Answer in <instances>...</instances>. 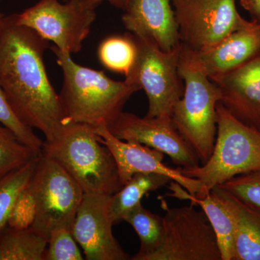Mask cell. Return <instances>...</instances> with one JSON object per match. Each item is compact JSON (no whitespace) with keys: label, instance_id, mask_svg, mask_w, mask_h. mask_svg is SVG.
Listing matches in <instances>:
<instances>
[{"label":"cell","instance_id":"obj_1","mask_svg":"<svg viewBox=\"0 0 260 260\" xmlns=\"http://www.w3.org/2000/svg\"><path fill=\"white\" fill-rule=\"evenodd\" d=\"M48 41L5 17L0 27V85L24 124L51 140L67 124L59 94L49 79L44 55Z\"/></svg>","mask_w":260,"mask_h":260},{"label":"cell","instance_id":"obj_2","mask_svg":"<svg viewBox=\"0 0 260 260\" xmlns=\"http://www.w3.org/2000/svg\"><path fill=\"white\" fill-rule=\"evenodd\" d=\"M63 74L59 99L67 123L96 127L108 126L121 112L138 89L124 81L111 79L100 70L73 60L71 54L51 47Z\"/></svg>","mask_w":260,"mask_h":260},{"label":"cell","instance_id":"obj_3","mask_svg":"<svg viewBox=\"0 0 260 260\" xmlns=\"http://www.w3.org/2000/svg\"><path fill=\"white\" fill-rule=\"evenodd\" d=\"M43 152L59 162L84 193L112 195L123 186L115 160L93 126L67 123L45 140Z\"/></svg>","mask_w":260,"mask_h":260},{"label":"cell","instance_id":"obj_4","mask_svg":"<svg viewBox=\"0 0 260 260\" xmlns=\"http://www.w3.org/2000/svg\"><path fill=\"white\" fill-rule=\"evenodd\" d=\"M213 152L203 166L179 167L183 175L198 179L203 196L233 178L260 169V133L246 125L218 102Z\"/></svg>","mask_w":260,"mask_h":260},{"label":"cell","instance_id":"obj_5","mask_svg":"<svg viewBox=\"0 0 260 260\" xmlns=\"http://www.w3.org/2000/svg\"><path fill=\"white\" fill-rule=\"evenodd\" d=\"M179 73L184 82V93L173 109L171 118L204 164L211 155L216 138V105L220 93L206 75L181 58Z\"/></svg>","mask_w":260,"mask_h":260},{"label":"cell","instance_id":"obj_6","mask_svg":"<svg viewBox=\"0 0 260 260\" xmlns=\"http://www.w3.org/2000/svg\"><path fill=\"white\" fill-rule=\"evenodd\" d=\"M132 36L136 44V56L124 80L146 93L148 110L145 116L171 117L184 90L179 73L181 44L167 52L147 39Z\"/></svg>","mask_w":260,"mask_h":260},{"label":"cell","instance_id":"obj_7","mask_svg":"<svg viewBox=\"0 0 260 260\" xmlns=\"http://www.w3.org/2000/svg\"><path fill=\"white\" fill-rule=\"evenodd\" d=\"M29 185L37 204L32 230L47 241L56 229L72 230L84 191L64 168L43 150Z\"/></svg>","mask_w":260,"mask_h":260},{"label":"cell","instance_id":"obj_8","mask_svg":"<svg viewBox=\"0 0 260 260\" xmlns=\"http://www.w3.org/2000/svg\"><path fill=\"white\" fill-rule=\"evenodd\" d=\"M181 46L191 51L209 49L233 32L251 28L238 13L235 0H172Z\"/></svg>","mask_w":260,"mask_h":260},{"label":"cell","instance_id":"obj_9","mask_svg":"<svg viewBox=\"0 0 260 260\" xmlns=\"http://www.w3.org/2000/svg\"><path fill=\"white\" fill-rule=\"evenodd\" d=\"M11 15L15 23L32 29L70 54L81 50L97 16L95 9L75 0H39L21 13Z\"/></svg>","mask_w":260,"mask_h":260},{"label":"cell","instance_id":"obj_10","mask_svg":"<svg viewBox=\"0 0 260 260\" xmlns=\"http://www.w3.org/2000/svg\"><path fill=\"white\" fill-rule=\"evenodd\" d=\"M165 240L145 260H222L218 238L203 210L169 208L162 201Z\"/></svg>","mask_w":260,"mask_h":260},{"label":"cell","instance_id":"obj_11","mask_svg":"<svg viewBox=\"0 0 260 260\" xmlns=\"http://www.w3.org/2000/svg\"><path fill=\"white\" fill-rule=\"evenodd\" d=\"M112 195L84 193L72 233L88 260L131 259L114 237Z\"/></svg>","mask_w":260,"mask_h":260},{"label":"cell","instance_id":"obj_12","mask_svg":"<svg viewBox=\"0 0 260 260\" xmlns=\"http://www.w3.org/2000/svg\"><path fill=\"white\" fill-rule=\"evenodd\" d=\"M107 128L119 139L137 142L162 152L181 167L200 165L198 155L179 133L171 117H140L122 112Z\"/></svg>","mask_w":260,"mask_h":260},{"label":"cell","instance_id":"obj_13","mask_svg":"<svg viewBox=\"0 0 260 260\" xmlns=\"http://www.w3.org/2000/svg\"><path fill=\"white\" fill-rule=\"evenodd\" d=\"M101 142L112 153L119 172V179L124 185L138 173H156L171 178L180 184L191 194L201 198L203 185L194 178L183 175L178 169H172L164 164V153L137 142L124 141L116 138L107 126L94 127Z\"/></svg>","mask_w":260,"mask_h":260},{"label":"cell","instance_id":"obj_14","mask_svg":"<svg viewBox=\"0 0 260 260\" xmlns=\"http://www.w3.org/2000/svg\"><path fill=\"white\" fill-rule=\"evenodd\" d=\"M260 55V25L233 32L209 49L191 51L181 46V59L211 81Z\"/></svg>","mask_w":260,"mask_h":260},{"label":"cell","instance_id":"obj_15","mask_svg":"<svg viewBox=\"0 0 260 260\" xmlns=\"http://www.w3.org/2000/svg\"><path fill=\"white\" fill-rule=\"evenodd\" d=\"M219 102L233 116L260 133V55L213 80Z\"/></svg>","mask_w":260,"mask_h":260},{"label":"cell","instance_id":"obj_16","mask_svg":"<svg viewBox=\"0 0 260 260\" xmlns=\"http://www.w3.org/2000/svg\"><path fill=\"white\" fill-rule=\"evenodd\" d=\"M121 21L133 35L153 42L162 51L181 44L170 0H131Z\"/></svg>","mask_w":260,"mask_h":260},{"label":"cell","instance_id":"obj_17","mask_svg":"<svg viewBox=\"0 0 260 260\" xmlns=\"http://www.w3.org/2000/svg\"><path fill=\"white\" fill-rule=\"evenodd\" d=\"M169 189L172 193L166 196L189 200L191 204L202 208L216 234L222 260H234L235 217L232 208L218 189L214 187L203 198H198L174 181L169 183Z\"/></svg>","mask_w":260,"mask_h":260},{"label":"cell","instance_id":"obj_18","mask_svg":"<svg viewBox=\"0 0 260 260\" xmlns=\"http://www.w3.org/2000/svg\"><path fill=\"white\" fill-rule=\"evenodd\" d=\"M232 208L236 221L234 260H260V209L215 186Z\"/></svg>","mask_w":260,"mask_h":260},{"label":"cell","instance_id":"obj_19","mask_svg":"<svg viewBox=\"0 0 260 260\" xmlns=\"http://www.w3.org/2000/svg\"><path fill=\"white\" fill-rule=\"evenodd\" d=\"M171 178L156 173L135 174L115 194L111 196V211L114 224L123 220L124 215L150 191L169 184Z\"/></svg>","mask_w":260,"mask_h":260},{"label":"cell","instance_id":"obj_20","mask_svg":"<svg viewBox=\"0 0 260 260\" xmlns=\"http://www.w3.org/2000/svg\"><path fill=\"white\" fill-rule=\"evenodd\" d=\"M48 241L31 228L0 232V260H44Z\"/></svg>","mask_w":260,"mask_h":260},{"label":"cell","instance_id":"obj_21","mask_svg":"<svg viewBox=\"0 0 260 260\" xmlns=\"http://www.w3.org/2000/svg\"><path fill=\"white\" fill-rule=\"evenodd\" d=\"M123 220L134 229L140 241V250L131 259L145 260L162 247L165 240L162 217L147 210L140 203L124 215Z\"/></svg>","mask_w":260,"mask_h":260},{"label":"cell","instance_id":"obj_22","mask_svg":"<svg viewBox=\"0 0 260 260\" xmlns=\"http://www.w3.org/2000/svg\"><path fill=\"white\" fill-rule=\"evenodd\" d=\"M135 56L136 44L130 32L107 37L98 49V57L104 68L124 75L133 66Z\"/></svg>","mask_w":260,"mask_h":260},{"label":"cell","instance_id":"obj_23","mask_svg":"<svg viewBox=\"0 0 260 260\" xmlns=\"http://www.w3.org/2000/svg\"><path fill=\"white\" fill-rule=\"evenodd\" d=\"M39 155L23 167L0 178V232L8 225L12 208L19 194L31 179Z\"/></svg>","mask_w":260,"mask_h":260},{"label":"cell","instance_id":"obj_24","mask_svg":"<svg viewBox=\"0 0 260 260\" xmlns=\"http://www.w3.org/2000/svg\"><path fill=\"white\" fill-rule=\"evenodd\" d=\"M40 154L24 144L11 130L0 125V178L23 167Z\"/></svg>","mask_w":260,"mask_h":260},{"label":"cell","instance_id":"obj_25","mask_svg":"<svg viewBox=\"0 0 260 260\" xmlns=\"http://www.w3.org/2000/svg\"><path fill=\"white\" fill-rule=\"evenodd\" d=\"M0 123L11 130L22 142L38 154L42 153L44 142L24 124L12 109L4 90L0 85Z\"/></svg>","mask_w":260,"mask_h":260},{"label":"cell","instance_id":"obj_26","mask_svg":"<svg viewBox=\"0 0 260 260\" xmlns=\"http://www.w3.org/2000/svg\"><path fill=\"white\" fill-rule=\"evenodd\" d=\"M217 186L245 204L260 209V169L241 174Z\"/></svg>","mask_w":260,"mask_h":260},{"label":"cell","instance_id":"obj_27","mask_svg":"<svg viewBox=\"0 0 260 260\" xmlns=\"http://www.w3.org/2000/svg\"><path fill=\"white\" fill-rule=\"evenodd\" d=\"M71 229L61 228L51 232L44 260H83Z\"/></svg>","mask_w":260,"mask_h":260},{"label":"cell","instance_id":"obj_28","mask_svg":"<svg viewBox=\"0 0 260 260\" xmlns=\"http://www.w3.org/2000/svg\"><path fill=\"white\" fill-rule=\"evenodd\" d=\"M36 213V200L28 182L15 200L7 225L16 229H29L34 223Z\"/></svg>","mask_w":260,"mask_h":260},{"label":"cell","instance_id":"obj_29","mask_svg":"<svg viewBox=\"0 0 260 260\" xmlns=\"http://www.w3.org/2000/svg\"><path fill=\"white\" fill-rule=\"evenodd\" d=\"M67 1H70V0H63V2ZM75 1L78 2L80 4L83 5L87 8L95 10L102 3L107 2L116 8L124 10L131 0H75Z\"/></svg>","mask_w":260,"mask_h":260},{"label":"cell","instance_id":"obj_30","mask_svg":"<svg viewBox=\"0 0 260 260\" xmlns=\"http://www.w3.org/2000/svg\"><path fill=\"white\" fill-rule=\"evenodd\" d=\"M240 4L249 12L252 21L260 25V0H240Z\"/></svg>","mask_w":260,"mask_h":260},{"label":"cell","instance_id":"obj_31","mask_svg":"<svg viewBox=\"0 0 260 260\" xmlns=\"http://www.w3.org/2000/svg\"><path fill=\"white\" fill-rule=\"evenodd\" d=\"M3 18H4V15L0 11V27H1L2 23H3Z\"/></svg>","mask_w":260,"mask_h":260}]
</instances>
